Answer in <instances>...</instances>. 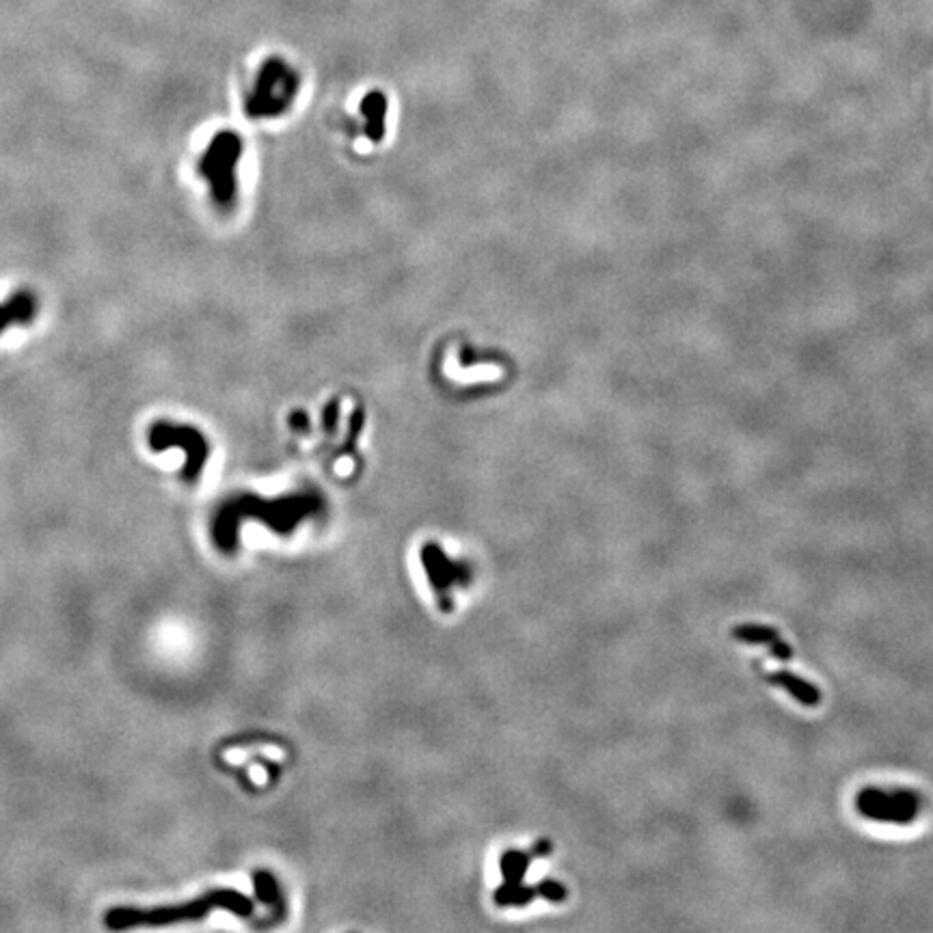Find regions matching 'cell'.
<instances>
[{
  "instance_id": "5bb4252c",
  "label": "cell",
  "mask_w": 933,
  "mask_h": 933,
  "mask_svg": "<svg viewBox=\"0 0 933 933\" xmlns=\"http://www.w3.org/2000/svg\"><path fill=\"white\" fill-rule=\"evenodd\" d=\"M551 851H553V847H551L549 840H540L538 845H534L532 856H536V858H538V856H547V854H551Z\"/></svg>"
},
{
  "instance_id": "8fae6325",
  "label": "cell",
  "mask_w": 933,
  "mask_h": 933,
  "mask_svg": "<svg viewBox=\"0 0 933 933\" xmlns=\"http://www.w3.org/2000/svg\"><path fill=\"white\" fill-rule=\"evenodd\" d=\"M733 637L737 639V642L767 644L769 647L774 639L780 637V633H778L776 629H771V627H765V625H739L733 629Z\"/></svg>"
},
{
  "instance_id": "6da1fadb",
  "label": "cell",
  "mask_w": 933,
  "mask_h": 933,
  "mask_svg": "<svg viewBox=\"0 0 933 933\" xmlns=\"http://www.w3.org/2000/svg\"><path fill=\"white\" fill-rule=\"evenodd\" d=\"M229 909L236 916L253 914V901L249 897L240 895L232 888H221L206 892L195 898V901L182 903V906H165L154 909H138V908H113L104 916V925L111 931L130 929V927H163L176 923H188V920L206 918L212 909Z\"/></svg>"
},
{
  "instance_id": "277c9868",
  "label": "cell",
  "mask_w": 933,
  "mask_h": 933,
  "mask_svg": "<svg viewBox=\"0 0 933 933\" xmlns=\"http://www.w3.org/2000/svg\"><path fill=\"white\" fill-rule=\"evenodd\" d=\"M532 858V854L517 849H508L499 858V868L501 873H504L506 884L495 890V903H497V906H527L532 898L540 897V886H536V888L523 886V878H526Z\"/></svg>"
},
{
  "instance_id": "4fadbf2b",
  "label": "cell",
  "mask_w": 933,
  "mask_h": 933,
  "mask_svg": "<svg viewBox=\"0 0 933 933\" xmlns=\"http://www.w3.org/2000/svg\"><path fill=\"white\" fill-rule=\"evenodd\" d=\"M769 653L774 659H780V661H788L793 657L791 647H788L785 639H780V637L774 639V642L769 644Z\"/></svg>"
},
{
  "instance_id": "7a4b0ae2",
  "label": "cell",
  "mask_w": 933,
  "mask_h": 933,
  "mask_svg": "<svg viewBox=\"0 0 933 933\" xmlns=\"http://www.w3.org/2000/svg\"><path fill=\"white\" fill-rule=\"evenodd\" d=\"M318 508V499L303 495V497H287L281 501H262V499H240L234 504L223 506L215 521V543L221 551L232 553L238 545V523L242 517H253L256 521L266 523L273 532L290 534L303 517H307Z\"/></svg>"
},
{
  "instance_id": "8992f818",
  "label": "cell",
  "mask_w": 933,
  "mask_h": 933,
  "mask_svg": "<svg viewBox=\"0 0 933 933\" xmlns=\"http://www.w3.org/2000/svg\"><path fill=\"white\" fill-rule=\"evenodd\" d=\"M37 316V296L31 292H15L0 303V336L9 326H26Z\"/></svg>"
},
{
  "instance_id": "ba28073f",
  "label": "cell",
  "mask_w": 933,
  "mask_h": 933,
  "mask_svg": "<svg viewBox=\"0 0 933 933\" xmlns=\"http://www.w3.org/2000/svg\"><path fill=\"white\" fill-rule=\"evenodd\" d=\"M767 681L785 687L788 694H791L793 698L804 707H817L821 702L819 687L808 681H804V678H799L798 674H793V672H787V670L769 672Z\"/></svg>"
},
{
  "instance_id": "3957f363",
  "label": "cell",
  "mask_w": 933,
  "mask_h": 933,
  "mask_svg": "<svg viewBox=\"0 0 933 933\" xmlns=\"http://www.w3.org/2000/svg\"><path fill=\"white\" fill-rule=\"evenodd\" d=\"M422 564L428 575V581L435 590L436 601H439L441 612H452V587L466 586L471 581V570L466 564L454 562L443 553L436 543H426L422 547Z\"/></svg>"
},
{
  "instance_id": "7c38bea8",
  "label": "cell",
  "mask_w": 933,
  "mask_h": 933,
  "mask_svg": "<svg viewBox=\"0 0 933 933\" xmlns=\"http://www.w3.org/2000/svg\"><path fill=\"white\" fill-rule=\"evenodd\" d=\"M540 897H545L547 901L562 903L564 898H567V888H564V886L560 884V881L545 879L543 884H540Z\"/></svg>"
},
{
  "instance_id": "9c48e42d",
  "label": "cell",
  "mask_w": 933,
  "mask_h": 933,
  "mask_svg": "<svg viewBox=\"0 0 933 933\" xmlns=\"http://www.w3.org/2000/svg\"><path fill=\"white\" fill-rule=\"evenodd\" d=\"M856 808L862 817H867V819L884 821V823H901V826L912 823L916 819V815H918V810L884 808V806H873V804H862V802H856Z\"/></svg>"
},
{
  "instance_id": "30bf717a",
  "label": "cell",
  "mask_w": 933,
  "mask_h": 933,
  "mask_svg": "<svg viewBox=\"0 0 933 933\" xmlns=\"http://www.w3.org/2000/svg\"><path fill=\"white\" fill-rule=\"evenodd\" d=\"M253 879H256V892L259 897V901L264 903V906L273 908L275 916H284V898H281V890L279 886H276V881L273 875H270L268 871H257L256 875H253Z\"/></svg>"
},
{
  "instance_id": "5b68a950",
  "label": "cell",
  "mask_w": 933,
  "mask_h": 933,
  "mask_svg": "<svg viewBox=\"0 0 933 933\" xmlns=\"http://www.w3.org/2000/svg\"><path fill=\"white\" fill-rule=\"evenodd\" d=\"M149 446H152L154 452H163V449L171 446H180L186 452V466H184V476L186 480H195L199 476L201 466H204L206 460V443L195 430L188 428H176V426L158 424L154 426L152 432H149Z\"/></svg>"
},
{
  "instance_id": "52a82bcc",
  "label": "cell",
  "mask_w": 933,
  "mask_h": 933,
  "mask_svg": "<svg viewBox=\"0 0 933 933\" xmlns=\"http://www.w3.org/2000/svg\"><path fill=\"white\" fill-rule=\"evenodd\" d=\"M856 802L862 804H873V806H884V808H909L918 810L920 808V795L909 791V788H878V787H867L858 793Z\"/></svg>"
}]
</instances>
